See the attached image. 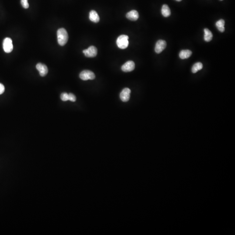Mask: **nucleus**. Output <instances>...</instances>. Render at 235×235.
Segmentation results:
<instances>
[{
	"mask_svg": "<svg viewBox=\"0 0 235 235\" xmlns=\"http://www.w3.org/2000/svg\"><path fill=\"white\" fill-rule=\"evenodd\" d=\"M128 37L126 35H121L117 38L116 44L119 48L124 49L128 46Z\"/></svg>",
	"mask_w": 235,
	"mask_h": 235,
	"instance_id": "f03ea898",
	"label": "nucleus"
},
{
	"mask_svg": "<svg viewBox=\"0 0 235 235\" xmlns=\"http://www.w3.org/2000/svg\"><path fill=\"white\" fill-rule=\"evenodd\" d=\"M79 77L82 80L86 81L88 80L94 79L95 75L91 71L84 70L80 73Z\"/></svg>",
	"mask_w": 235,
	"mask_h": 235,
	"instance_id": "20e7f679",
	"label": "nucleus"
},
{
	"mask_svg": "<svg viewBox=\"0 0 235 235\" xmlns=\"http://www.w3.org/2000/svg\"><path fill=\"white\" fill-rule=\"evenodd\" d=\"M126 16L130 20L135 21L137 20L139 18V14L137 11L132 10L127 13Z\"/></svg>",
	"mask_w": 235,
	"mask_h": 235,
	"instance_id": "9d476101",
	"label": "nucleus"
},
{
	"mask_svg": "<svg viewBox=\"0 0 235 235\" xmlns=\"http://www.w3.org/2000/svg\"><path fill=\"white\" fill-rule=\"evenodd\" d=\"M21 4L22 6L25 9H27L29 8V4L28 0H21Z\"/></svg>",
	"mask_w": 235,
	"mask_h": 235,
	"instance_id": "a211bd4d",
	"label": "nucleus"
},
{
	"mask_svg": "<svg viewBox=\"0 0 235 235\" xmlns=\"http://www.w3.org/2000/svg\"><path fill=\"white\" fill-rule=\"evenodd\" d=\"M204 40L207 42L210 41L213 39V35L210 30L208 28H205L204 30Z\"/></svg>",
	"mask_w": 235,
	"mask_h": 235,
	"instance_id": "ddd939ff",
	"label": "nucleus"
},
{
	"mask_svg": "<svg viewBox=\"0 0 235 235\" xmlns=\"http://www.w3.org/2000/svg\"><path fill=\"white\" fill-rule=\"evenodd\" d=\"M5 90V86H4L3 84L0 83V94H2L3 93Z\"/></svg>",
	"mask_w": 235,
	"mask_h": 235,
	"instance_id": "aec40b11",
	"label": "nucleus"
},
{
	"mask_svg": "<svg viewBox=\"0 0 235 235\" xmlns=\"http://www.w3.org/2000/svg\"><path fill=\"white\" fill-rule=\"evenodd\" d=\"M135 68V63L131 61H129L124 63L121 67V70L124 72H130Z\"/></svg>",
	"mask_w": 235,
	"mask_h": 235,
	"instance_id": "423d86ee",
	"label": "nucleus"
},
{
	"mask_svg": "<svg viewBox=\"0 0 235 235\" xmlns=\"http://www.w3.org/2000/svg\"><path fill=\"white\" fill-rule=\"evenodd\" d=\"M76 98L75 95L72 93H69L68 94V100L72 102H74L76 101Z\"/></svg>",
	"mask_w": 235,
	"mask_h": 235,
	"instance_id": "6ab92c4d",
	"label": "nucleus"
},
{
	"mask_svg": "<svg viewBox=\"0 0 235 235\" xmlns=\"http://www.w3.org/2000/svg\"><path fill=\"white\" fill-rule=\"evenodd\" d=\"M166 42L165 41L159 40L156 42L155 50L156 53L159 54L162 52L166 47Z\"/></svg>",
	"mask_w": 235,
	"mask_h": 235,
	"instance_id": "0eeeda50",
	"label": "nucleus"
},
{
	"mask_svg": "<svg viewBox=\"0 0 235 235\" xmlns=\"http://www.w3.org/2000/svg\"><path fill=\"white\" fill-rule=\"evenodd\" d=\"M61 98L63 101H67L68 100V93L64 92L61 95Z\"/></svg>",
	"mask_w": 235,
	"mask_h": 235,
	"instance_id": "f3484780",
	"label": "nucleus"
},
{
	"mask_svg": "<svg viewBox=\"0 0 235 235\" xmlns=\"http://www.w3.org/2000/svg\"><path fill=\"white\" fill-rule=\"evenodd\" d=\"M89 19L91 22L94 23H98L100 20L99 15L98 14L97 12L95 11L92 10L89 13Z\"/></svg>",
	"mask_w": 235,
	"mask_h": 235,
	"instance_id": "9b49d317",
	"label": "nucleus"
},
{
	"mask_svg": "<svg viewBox=\"0 0 235 235\" xmlns=\"http://www.w3.org/2000/svg\"><path fill=\"white\" fill-rule=\"evenodd\" d=\"M192 54V52L189 50H183L180 51L179 56L182 59H185L190 58Z\"/></svg>",
	"mask_w": 235,
	"mask_h": 235,
	"instance_id": "f8f14e48",
	"label": "nucleus"
},
{
	"mask_svg": "<svg viewBox=\"0 0 235 235\" xmlns=\"http://www.w3.org/2000/svg\"><path fill=\"white\" fill-rule=\"evenodd\" d=\"M83 53L87 57H95L97 55V49L95 47L91 46L87 49L83 50Z\"/></svg>",
	"mask_w": 235,
	"mask_h": 235,
	"instance_id": "39448f33",
	"label": "nucleus"
},
{
	"mask_svg": "<svg viewBox=\"0 0 235 235\" xmlns=\"http://www.w3.org/2000/svg\"><path fill=\"white\" fill-rule=\"evenodd\" d=\"M36 68L39 72L40 75L42 77L45 76L48 72V68L45 65L39 63L36 65Z\"/></svg>",
	"mask_w": 235,
	"mask_h": 235,
	"instance_id": "6e6552de",
	"label": "nucleus"
},
{
	"mask_svg": "<svg viewBox=\"0 0 235 235\" xmlns=\"http://www.w3.org/2000/svg\"><path fill=\"white\" fill-rule=\"evenodd\" d=\"M176 1H177V2H181L182 0H176Z\"/></svg>",
	"mask_w": 235,
	"mask_h": 235,
	"instance_id": "412c9836",
	"label": "nucleus"
},
{
	"mask_svg": "<svg viewBox=\"0 0 235 235\" xmlns=\"http://www.w3.org/2000/svg\"><path fill=\"white\" fill-rule=\"evenodd\" d=\"M203 68V65L202 63L197 62L193 65L192 68V71L194 73H196L197 71L200 70Z\"/></svg>",
	"mask_w": 235,
	"mask_h": 235,
	"instance_id": "dca6fc26",
	"label": "nucleus"
},
{
	"mask_svg": "<svg viewBox=\"0 0 235 235\" xmlns=\"http://www.w3.org/2000/svg\"><path fill=\"white\" fill-rule=\"evenodd\" d=\"M220 1H223V0H220Z\"/></svg>",
	"mask_w": 235,
	"mask_h": 235,
	"instance_id": "4be33fe9",
	"label": "nucleus"
},
{
	"mask_svg": "<svg viewBox=\"0 0 235 235\" xmlns=\"http://www.w3.org/2000/svg\"><path fill=\"white\" fill-rule=\"evenodd\" d=\"M58 41L61 46L65 45L68 39L67 31L63 28L59 29L57 31Z\"/></svg>",
	"mask_w": 235,
	"mask_h": 235,
	"instance_id": "f257e3e1",
	"label": "nucleus"
},
{
	"mask_svg": "<svg viewBox=\"0 0 235 235\" xmlns=\"http://www.w3.org/2000/svg\"><path fill=\"white\" fill-rule=\"evenodd\" d=\"M131 90L128 88H125L122 91L120 94V99L123 102H127L130 98Z\"/></svg>",
	"mask_w": 235,
	"mask_h": 235,
	"instance_id": "1a4fd4ad",
	"label": "nucleus"
},
{
	"mask_svg": "<svg viewBox=\"0 0 235 235\" xmlns=\"http://www.w3.org/2000/svg\"><path fill=\"white\" fill-rule=\"evenodd\" d=\"M162 15L165 17H168L171 15V11L170 8L167 5H164L162 7L161 10Z\"/></svg>",
	"mask_w": 235,
	"mask_h": 235,
	"instance_id": "4468645a",
	"label": "nucleus"
},
{
	"mask_svg": "<svg viewBox=\"0 0 235 235\" xmlns=\"http://www.w3.org/2000/svg\"><path fill=\"white\" fill-rule=\"evenodd\" d=\"M3 47L4 51L7 53L12 52L13 49V45L12 40L9 38H5L3 43Z\"/></svg>",
	"mask_w": 235,
	"mask_h": 235,
	"instance_id": "7ed1b4c3",
	"label": "nucleus"
},
{
	"mask_svg": "<svg viewBox=\"0 0 235 235\" xmlns=\"http://www.w3.org/2000/svg\"><path fill=\"white\" fill-rule=\"evenodd\" d=\"M216 25L218 30L221 32H223L225 31V21L224 20L220 19L218 21L216 22Z\"/></svg>",
	"mask_w": 235,
	"mask_h": 235,
	"instance_id": "2eb2a0df",
	"label": "nucleus"
}]
</instances>
